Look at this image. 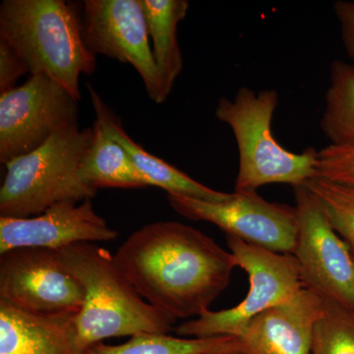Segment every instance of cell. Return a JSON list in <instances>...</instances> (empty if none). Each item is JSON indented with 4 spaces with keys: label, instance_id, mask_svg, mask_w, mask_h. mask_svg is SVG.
<instances>
[{
    "label": "cell",
    "instance_id": "obj_1",
    "mask_svg": "<svg viewBox=\"0 0 354 354\" xmlns=\"http://www.w3.org/2000/svg\"><path fill=\"white\" fill-rule=\"evenodd\" d=\"M113 259L143 299L176 321L209 311L236 267L230 250L177 221L144 225Z\"/></svg>",
    "mask_w": 354,
    "mask_h": 354
},
{
    "label": "cell",
    "instance_id": "obj_2",
    "mask_svg": "<svg viewBox=\"0 0 354 354\" xmlns=\"http://www.w3.org/2000/svg\"><path fill=\"white\" fill-rule=\"evenodd\" d=\"M57 252L83 288V305L75 317L77 341L83 351L111 337L169 334L174 329L176 321L141 297L104 247L86 242Z\"/></svg>",
    "mask_w": 354,
    "mask_h": 354
},
{
    "label": "cell",
    "instance_id": "obj_3",
    "mask_svg": "<svg viewBox=\"0 0 354 354\" xmlns=\"http://www.w3.org/2000/svg\"><path fill=\"white\" fill-rule=\"evenodd\" d=\"M0 38L17 51L31 75H46L80 101L79 78L92 75L95 55L84 43L78 6L64 0H4Z\"/></svg>",
    "mask_w": 354,
    "mask_h": 354
},
{
    "label": "cell",
    "instance_id": "obj_4",
    "mask_svg": "<svg viewBox=\"0 0 354 354\" xmlns=\"http://www.w3.org/2000/svg\"><path fill=\"white\" fill-rule=\"evenodd\" d=\"M93 134V127L73 125L37 150L4 165L0 216L31 218L59 203L92 200L97 190L84 183L80 169Z\"/></svg>",
    "mask_w": 354,
    "mask_h": 354
},
{
    "label": "cell",
    "instance_id": "obj_5",
    "mask_svg": "<svg viewBox=\"0 0 354 354\" xmlns=\"http://www.w3.org/2000/svg\"><path fill=\"white\" fill-rule=\"evenodd\" d=\"M279 104L274 90L256 94L250 88L237 91L234 101L221 97L216 116L232 128L239 167L234 192L254 193L272 183L305 185L316 177L318 151L307 148L297 153L286 150L272 135V121Z\"/></svg>",
    "mask_w": 354,
    "mask_h": 354
},
{
    "label": "cell",
    "instance_id": "obj_6",
    "mask_svg": "<svg viewBox=\"0 0 354 354\" xmlns=\"http://www.w3.org/2000/svg\"><path fill=\"white\" fill-rule=\"evenodd\" d=\"M235 266L246 272L249 290L245 298L230 309L205 312L177 326L183 337L230 335L237 339L256 316L290 299L304 288L299 266L292 254L277 253L225 235Z\"/></svg>",
    "mask_w": 354,
    "mask_h": 354
},
{
    "label": "cell",
    "instance_id": "obj_7",
    "mask_svg": "<svg viewBox=\"0 0 354 354\" xmlns=\"http://www.w3.org/2000/svg\"><path fill=\"white\" fill-rule=\"evenodd\" d=\"M78 102L46 75H30L0 95V162L27 155L66 128L78 124Z\"/></svg>",
    "mask_w": 354,
    "mask_h": 354
},
{
    "label": "cell",
    "instance_id": "obj_8",
    "mask_svg": "<svg viewBox=\"0 0 354 354\" xmlns=\"http://www.w3.org/2000/svg\"><path fill=\"white\" fill-rule=\"evenodd\" d=\"M298 216L297 258L305 288L354 309V256L305 185L293 187Z\"/></svg>",
    "mask_w": 354,
    "mask_h": 354
},
{
    "label": "cell",
    "instance_id": "obj_9",
    "mask_svg": "<svg viewBox=\"0 0 354 354\" xmlns=\"http://www.w3.org/2000/svg\"><path fill=\"white\" fill-rule=\"evenodd\" d=\"M174 211L191 221H208L225 235L277 253L293 254L298 216L295 207L267 201L254 193L234 192L223 202L167 194Z\"/></svg>",
    "mask_w": 354,
    "mask_h": 354
},
{
    "label": "cell",
    "instance_id": "obj_10",
    "mask_svg": "<svg viewBox=\"0 0 354 354\" xmlns=\"http://www.w3.org/2000/svg\"><path fill=\"white\" fill-rule=\"evenodd\" d=\"M81 21L84 43L93 55L131 64L152 101L167 99L140 0H85Z\"/></svg>",
    "mask_w": 354,
    "mask_h": 354
},
{
    "label": "cell",
    "instance_id": "obj_11",
    "mask_svg": "<svg viewBox=\"0 0 354 354\" xmlns=\"http://www.w3.org/2000/svg\"><path fill=\"white\" fill-rule=\"evenodd\" d=\"M0 300L32 313H78L84 293L57 250L23 247L0 254Z\"/></svg>",
    "mask_w": 354,
    "mask_h": 354
},
{
    "label": "cell",
    "instance_id": "obj_12",
    "mask_svg": "<svg viewBox=\"0 0 354 354\" xmlns=\"http://www.w3.org/2000/svg\"><path fill=\"white\" fill-rule=\"evenodd\" d=\"M118 236V232L95 213L91 199L59 203L31 218L0 216V254L23 247L57 251L76 243L109 242Z\"/></svg>",
    "mask_w": 354,
    "mask_h": 354
},
{
    "label": "cell",
    "instance_id": "obj_13",
    "mask_svg": "<svg viewBox=\"0 0 354 354\" xmlns=\"http://www.w3.org/2000/svg\"><path fill=\"white\" fill-rule=\"evenodd\" d=\"M325 299L302 288L283 304L256 316L239 337L245 354H311L314 330Z\"/></svg>",
    "mask_w": 354,
    "mask_h": 354
},
{
    "label": "cell",
    "instance_id": "obj_14",
    "mask_svg": "<svg viewBox=\"0 0 354 354\" xmlns=\"http://www.w3.org/2000/svg\"><path fill=\"white\" fill-rule=\"evenodd\" d=\"M76 314L32 313L0 300V354H86Z\"/></svg>",
    "mask_w": 354,
    "mask_h": 354
},
{
    "label": "cell",
    "instance_id": "obj_15",
    "mask_svg": "<svg viewBox=\"0 0 354 354\" xmlns=\"http://www.w3.org/2000/svg\"><path fill=\"white\" fill-rule=\"evenodd\" d=\"M88 91L95 111V120L102 125L111 139L118 142L127 151L133 164L140 174L145 177L150 186L162 188L167 191V194L180 195L208 202L227 201L234 196V193L221 192L198 183L162 158L147 152L143 147L129 137L120 118L102 101L101 95L95 92V88L88 85Z\"/></svg>",
    "mask_w": 354,
    "mask_h": 354
},
{
    "label": "cell",
    "instance_id": "obj_16",
    "mask_svg": "<svg viewBox=\"0 0 354 354\" xmlns=\"http://www.w3.org/2000/svg\"><path fill=\"white\" fill-rule=\"evenodd\" d=\"M145 14L153 55L167 95L183 68L177 30L189 8L187 0H140Z\"/></svg>",
    "mask_w": 354,
    "mask_h": 354
},
{
    "label": "cell",
    "instance_id": "obj_17",
    "mask_svg": "<svg viewBox=\"0 0 354 354\" xmlns=\"http://www.w3.org/2000/svg\"><path fill=\"white\" fill-rule=\"evenodd\" d=\"M93 130L92 142L80 169L84 183L95 190L149 187L150 184L133 164L127 151L106 134L97 120L93 125Z\"/></svg>",
    "mask_w": 354,
    "mask_h": 354
},
{
    "label": "cell",
    "instance_id": "obj_18",
    "mask_svg": "<svg viewBox=\"0 0 354 354\" xmlns=\"http://www.w3.org/2000/svg\"><path fill=\"white\" fill-rule=\"evenodd\" d=\"M243 353L239 339L230 335L211 337H171L142 333L118 346L102 342L86 349V354H215Z\"/></svg>",
    "mask_w": 354,
    "mask_h": 354
},
{
    "label": "cell",
    "instance_id": "obj_19",
    "mask_svg": "<svg viewBox=\"0 0 354 354\" xmlns=\"http://www.w3.org/2000/svg\"><path fill=\"white\" fill-rule=\"evenodd\" d=\"M320 127L330 145L354 146V66L342 60L330 65Z\"/></svg>",
    "mask_w": 354,
    "mask_h": 354
},
{
    "label": "cell",
    "instance_id": "obj_20",
    "mask_svg": "<svg viewBox=\"0 0 354 354\" xmlns=\"http://www.w3.org/2000/svg\"><path fill=\"white\" fill-rule=\"evenodd\" d=\"M311 354H354V309L325 300L314 330Z\"/></svg>",
    "mask_w": 354,
    "mask_h": 354
},
{
    "label": "cell",
    "instance_id": "obj_21",
    "mask_svg": "<svg viewBox=\"0 0 354 354\" xmlns=\"http://www.w3.org/2000/svg\"><path fill=\"white\" fill-rule=\"evenodd\" d=\"M316 197L337 234L354 255V186L314 178L305 184Z\"/></svg>",
    "mask_w": 354,
    "mask_h": 354
},
{
    "label": "cell",
    "instance_id": "obj_22",
    "mask_svg": "<svg viewBox=\"0 0 354 354\" xmlns=\"http://www.w3.org/2000/svg\"><path fill=\"white\" fill-rule=\"evenodd\" d=\"M315 178L354 186V146L329 145L318 151Z\"/></svg>",
    "mask_w": 354,
    "mask_h": 354
},
{
    "label": "cell",
    "instance_id": "obj_23",
    "mask_svg": "<svg viewBox=\"0 0 354 354\" xmlns=\"http://www.w3.org/2000/svg\"><path fill=\"white\" fill-rule=\"evenodd\" d=\"M27 73L29 70L17 51L0 38V95L17 87L18 79Z\"/></svg>",
    "mask_w": 354,
    "mask_h": 354
},
{
    "label": "cell",
    "instance_id": "obj_24",
    "mask_svg": "<svg viewBox=\"0 0 354 354\" xmlns=\"http://www.w3.org/2000/svg\"><path fill=\"white\" fill-rule=\"evenodd\" d=\"M333 7L339 21L342 44L354 66V1L337 0Z\"/></svg>",
    "mask_w": 354,
    "mask_h": 354
},
{
    "label": "cell",
    "instance_id": "obj_25",
    "mask_svg": "<svg viewBox=\"0 0 354 354\" xmlns=\"http://www.w3.org/2000/svg\"><path fill=\"white\" fill-rule=\"evenodd\" d=\"M215 354H245L243 353H215Z\"/></svg>",
    "mask_w": 354,
    "mask_h": 354
},
{
    "label": "cell",
    "instance_id": "obj_26",
    "mask_svg": "<svg viewBox=\"0 0 354 354\" xmlns=\"http://www.w3.org/2000/svg\"><path fill=\"white\" fill-rule=\"evenodd\" d=\"M354 256V255H353Z\"/></svg>",
    "mask_w": 354,
    "mask_h": 354
}]
</instances>
